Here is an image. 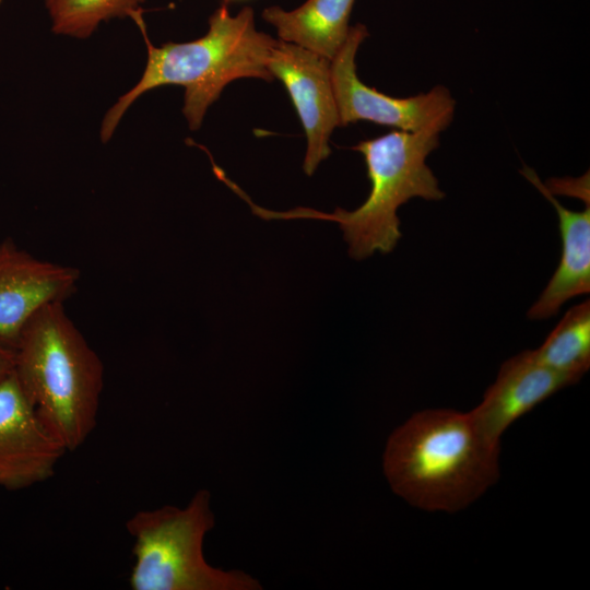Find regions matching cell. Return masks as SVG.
I'll list each match as a JSON object with an SVG mask.
<instances>
[{
	"label": "cell",
	"instance_id": "6da1fadb",
	"mask_svg": "<svg viewBox=\"0 0 590 590\" xmlns=\"http://www.w3.org/2000/svg\"><path fill=\"white\" fill-rule=\"evenodd\" d=\"M499 446L488 441L470 412L413 414L389 436L382 457L391 489L414 507L455 512L499 479Z\"/></svg>",
	"mask_w": 590,
	"mask_h": 590
},
{
	"label": "cell",
	"instance_id": "7a4b0ae2",
	"mask_svg": "<svg viewBox=\"0 0 590 590\" xmlns=\"http://www.w3.org/2000/svg\"><path fill=\"white\" fill-rule=\"evenodd\" d=\"M130 17L137 22L145 40L146 64L138 83L106 113L101 125L104 143L110 140L128 108L142 94L158 86L180 85L185 88L182 114L189 128L197 130L208 108L232 81L241 78L274 80L268 70V60L276 39L256 28L255 12L250 7L232 15L227 4L223 3L210 15L205 35L186 43L168 42L160 47L149 40L140 11Z\"/></svg>",
	"mask_w": 590,
	"mask_h": 590
},
{
	"label": "cell",
	"instance_id": "3957f363",
	"mask_svg": "<svg viewBox=\"0 0 590 590\" xmlns=\"http://www.w3.org/2000/svg\"><path fill=\"white\" fill-rule=\"evenodd\" d=\"M63 303L45 305L27 321L14 347V373L42 423L73 451L96 426L104 366Z\"/></svg>",
	"mask_w": 590,
	"mask_h": 590
},
{
	"label": "cell",
	"instance_id": "277c9868",
	"mask_svg": "<svg viewBox=\"0 0 590 590\" xmlns=\"http://www.w3.org/2000/svg\"><path fill=\"white\" fill-rule=\"evenodd\" d=\"M439 133L392 130L354 145L352 149L364 157L370 191L364 203L353 211L342 208L331 213L310 208L273 211L253 203L241 188L236 193L255 215L264 220L311 219L338 223L349 245V255L355 260L376 251L388 253L401 238L399 206L412 198L437 201L445 197L426 164V158L439 144Z\"/></svg>",
	"mask_w": 590,
	"mask_h": 590
},
{
	"label": "cell",
	"instance_id": "5b68a950",
	"mask_svg": "<svg viewBox=\"0 0 590 590\" xmlns=\"http://www.w3.org/2000/svg\"><path fill=\"white\" fill-rule=\"evenodd\" d=\"M215 526L208 489L186 507L140 510L126 522L133 540L129 585L133 590H259L260 582L239 569L211 566L203 555L205 534Z\"/></svg>",
	"mask_w": 590,
	"mask_h": 590
},
{
	"label": "cell",
	"instance_id": "8992f818",
	"mask_svg": "<svg viewBox=\"0 0 590 590\" xmlns=\"http://www.w3.org/2000/svg\"><path fill=\"white\" fill-rule=\"evenodd\" d=\"M368 36L361 23L330 61V75L340 127L370 121L408 132L445 130L452 121L456 102L450 92L437 85L410 97H393L362 82L356 72V54Z\"/></svg>",
	"mask_w": 590,
	"mask_h": 590
},
{
	"label": "cell",
	"instance_id": "52a82bcc",
	"mask_svg": "<svg viewBox=\"0 0 590 590\" xmlns=\"http://www.w3.org/2000/svg\"><path fill=\"white\" fill-rule=\"evenodd\" d=\"M268 70L285 86L307 138L303 169L311 176L331 149L330 137L340 127L330 61L296 45L276 39Z\"/></svg>",
	"mask_w": 590,
	"mask_h": 590
},
{
	"label": "cell",
	"instance_id": "ba28073f",
	"mask_svg": "<svg viewBox=\"0 0 590 590\" xmlns=\"http://www.w3.org/2000/svg\"><path fill=\"white\" fill-rule=\"evenodd\" d=\"M68 452L39 420L13 371L0 381V487L20 491L49 480Z\"/></svg>",
	"mask_w": 590,
	"mask_h": 590
},
{
	"label": "cell",
	"instance_id": "9c48e42d",
	"mask_svg": "<svg viewBox=\"0 0 590 590\" xmlns=\"http://www.w3.org/2000/svg\"><path fill=\"white\" fill-rule=\"evenodd\" d=\"M80 271L39 259L7 238L0 243V340L15 347L27 321L45 305L64 302Z\"/></svg>",
	"mask_w": 590,
	"mask_h": 590
},
{
	"label": "cell",
	"instance_id": "30bf717a",
	"mask_svg": "<svg viewBox=\"0 0 590 590\" xmlns=\"http://www.w3.org/2000/svg\"><path fill=\"white\" fill-rule=\"evenodd\" d=\"M569 385H574L569 378L546 367L533 350H527L503 363L482 402L470 413L484 437L499 446L502 435L514 422Z\"/></svg>",
	"mask_w": 590,
	"mask_h": 590
},
{
	"label": "cell",
	"instance_id": "8fae6325",
	"mask_svg": "<svg viewBox=\"0 0 590 590\" xmlns=\"http://www.w3.org/2000/svg\"><path fill=\"white\" fill-rule=\"evenodd\" d=\"M521 174L553 204L562 238L559 263L528 311L530 319L540 320L555 316L568 299L590 291V205L582 211L569 210L547 190L532 168L524 165Z\"/></svg>",
	"mask_w": 590,
	"mask_h": 590
},
{
	"label": "cell",
	"instance_id": "7c38bea8",
	"mask_svg": "<svg viewBox=\"0 0 590 590\" xmlns=\"http://www.w3.org/2000/svg\"><path fill=\"white\" fill-rule=\"evenodd\" d=\"M355 0H306L294 10L271 5L262 19L279 39L296 45L331 61L344 45Z\"/></svg>",
	"mask_w": 590,
	"mask_h": 590
},
{
	"label": "cell",
	"instance_id": "4fadbf2b",
	"mask_svg": "<svg viewBox=\"0 0 590 590\" xmlns=\"http://www.w3.org/2000/svg\"><path fill=\"white\" fill-rule=\"evenodd\" d=\"M534 354L546 367L578 382L590 367V302L571 307Z\"/></svg>",
	"mask_w": 590,
	"mask_h": 590
},
{
	"label": "cell",
	"instance_id": "5bb4252c",
	"mask_svg": "<svg viewBox=\"0 0 590 590\" xmlns=\"http://www.w3.org/2000/svg\"><path fill=\"white\" fill-rule=\"evenodd\" d=\"M145 0H45L51 30L58 35L85 39L102 22L131 16Z\"/></svg>",
	"mask_w": 590,
	"mask_h": 590
},
{
	"label": "cell",
	"instance_id": "9a60e30c",
	"mask_svg": "<svg viewBox=\"0 0 590 590\" xmlns=\"http://www.w3.org/2000/svg\"><path fill=\"white\" fill-rule=\"evenodd\" d=\"M547 190L555 193L571 194L589 203V174L581 178L552 179L544 184Z\"/></svg>",
	"mask_w": 590,
	"mask_h": 590
},
{
	"label": "cell",
	"instance_id": "2e32d148",
	"mask_svg": "<svg viewBox=\"0 0 590 590\" xmlns=\"http://www.w3.org/2000/svg\"><path fill=\"white\" fill-rule=\"evenodd\" d=\"M15 350L0 340V381L14 371Z\"/></svg>",
	"mask_w": 590,
	"mask_h": 590
},
{
	"label": "cell",
	"instance_id": "e0dca14e",
	"mask_svg": "<svg viewBox=\"0 0 590 590\" xmlns=\"http://www.w3.org/2000/svg\"><path fill=\"white\" fill-rule=\"evenodd\" d=\"M232 1H238V0H223V3L228 4Z\"/></svg>",
	"mask_w": 590,
	"mask_h": 590
},
{
	"label": "cell",
	"instance_id": "ac0fdd59",
	"mask_svg": "<svg viewBox=\"0 0 590 590\" xmlns=\"http://www.w3.org/2000/svg\"><path fill=\"white\" fill-rule=\"evenodd\" d=\"M3 0H0V4L2 3Z\"/></svg>",
	"mask_w": 590,
	"mask_h": 590
}]
</instances>
